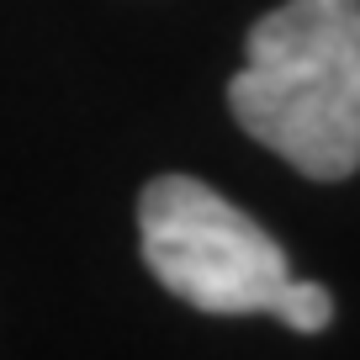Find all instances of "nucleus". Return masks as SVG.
<instances>
[{
    "label": "nucleus",
    "mask_w": 360,
    "mask_h": 360,
    "mask_svg": "<svg viewBox=\"0 0 360 360\" xmlns=\"http://www.w3.org/2000/svg\"><path fill=\"white\" fill-rule=\"evenodd\" d=\"M238 127L313 180L360 169V0H286L228 79Z\"/></svg>",
    "instance_id": "1"
},
{
    "label": "nucleus",
    "mask_w": 360,
    "mask_h": 360,
    "mask_svg": "<svg viewBox=\"0 0 360 360\" xmlns=\"http://www.w3.org/2000/svg\"><path fill=\"white\" fill-rule=\"evenodd\" d=\"M138 238L159 286L202 313H276L302 334H318L334 318L323 286L297 281L286 249L191 175L148 180L138 196Z\"/></svg>",
    "instance_id": "2"
}]
</instances>
